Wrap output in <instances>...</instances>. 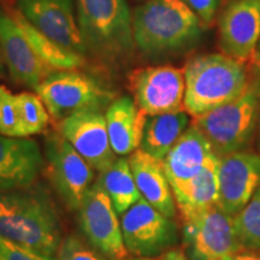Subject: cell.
<instances>
[{
  "label": "cell",
  "mask_w": 260,
  "mask_h": 260,
  "mask_svg": "<svg viewBox=\"0 0 260 260\" xmlns=\"http://www.w3.org/2000/svg\"><path fill=\"white\" fill-rule=\"evenodd\" d=\"M259 141H260V119H259Z\"/></svg>",
  "instance_id": "cell-35"
},
{
  "label": "cell",
  "mask_w": 260,
  "mask_h": 260,
  "mask_svg": "<svg viewBox=\"0 0 260 260\" xmlns=\"http://www.w3.org/2000/svg\"><path fill=\"white\" fill-rule=\"evenodd\" d=\"M258 50L260 51V40H259V45H258Z\"/></svg>",
  "instance_id": "cell-36"
},
{
  "label": "cell",
  "mask_w": 260,
  "mask_h": 260,
  "mask_svg": "<svg viewBox=\"0 0 260 260\" xmlns=\"http://www.w3.org/2000/svg\"><path fill=\"white\" fill-rule=\"evenodd\" d=\"M203 23L183 0H146L133 15L136 48L158 59L181 53L199 41Z\"/></svg>",
  "instance_id": "cell-2"
},
{
  "label": "cell",
  "mask_w": 260,
  "mask_h": 260,
  "mask_svg": "<svg viewBox=\"0 0 260 260\" xmlns=\"http://www.w3.org/2000/svg\"><path fill=\"white\" fill-rule=\"evenodd\" d=\"M57 132L98 172L106 170L117 159L110 144L103 110H86L74 113L57 123Z\"/></svg>",
  "instance_id": "cell-13"
},
{
  "label": "cell",
  "mask_w": 260,
  "mask_h": 260,
  "mask_svg": "<svg viewBox=\"0 0 260 260\" xmlns=\"http://www.w3.org/2000/svg\"><path fill=\"white\" fill-rule=\"evenodd\" d=\"M159 260H188V258L183 252L178 251V249H171L162 254Z\"/></svg>",
  "instance_id": "cell-31"
},
{
  "label": "cell",
  "mask_w": 260,
  "mask_h": 260,
  "mask_svg": "<svg viewBox=\"0 0 260 260\" xmlns=\"http://www.w3.org/2000/svg\"><path fill=\"white\" fill-rule=\"evenodd\" d=\"M0 134L9 138H24L16 94L4 86H0Z\"/></svg>",
  "instance_id": "cell-27"
},
{
  "label": "cell",
  "mask_w": 260,
  "mask_h": 260,
  "mask_svg": "<svg viewBox=\"0 0 260 260\" xmlns=\"http://www.w3.org/2000/svg\"><path fill=\"white\" fill-rule=\"evenodd\" d=\"M229 260H260V256L254 254V253H237L233 256V258H230Z\"/></svg>",
  "instance_id": "cell-32"
},
{
  "label": "cell",
  "mask_w": 260,
  "mask_h": 260,
  "mask_svg": "<svg viewBox=\"0 0 260 260\" xmlns=\"http://www.w3.org/2000/svg\"><path fill=\"white\" fill-rule=\"evenodd\" d=\"M260 119V80L249 83L241 95L204 115L193 117L217 157L246 151Z\"/></svg>",
  "instance_id": "cell-5"
},
{
  "label": "cell",
  "mask_w": 260,
  "mask_h": 260,
  "mask_svg": "<svg viewBox=\"0 0 260 260\" xmlns=\"http://www.w3.org/2000/svg\"><path fill=\"white\" fill-rule=\"evenodd\" d=\"M75 4L87 57L112 67L133 59L136 45L125 0H75Z\"/></svg>",
  "instance_id": "cell-3"
},
{
  "label": "cell",
  "mask_w": 260,
  "mask_h": 260,
  "mask_svg": "<svg viewBox=\"0 0 260 260\" xmlns=\"http://www.w3.org/2000/svg\"><path fill=\"white\" fill-rule=\"evenodd\" d=\"M0 260H56L0 237Z\"/></svg>",
  "instance_id": "cell-29"
},
{
  "label": "cell",
  "mask_w": 260,
  "mask_h": 260,
  "mask_svg": "<svg viewBox=\"0 0 260 260\" xmlns=\"http://www.w3.org/2000/svg\"><path fill=\"white\" fill-rule=\"evenodd\" d=\"M189 123L190 116L184 110L147 116L140 149L162 161L169 151L189 128Z\"/></svg>",
  "instance_id": "cell-21"
},
{
  "label": "cell",
  "mask_w": 260,
  "mask_h": 260,
  "mask_svg": "<svg viewBox=\"0 0 260 260\" xmlns=\"http://www.w3.org/2000/svg\"><path fill=\"white\" fill-rule=\"evenodd\" d=\"M200 18L201 23L209 25L213 22L222 0H183Z\"/></svg>",
  "instance_id": "cell-30"
},
{
  "label": "cell",
  "mask_w": 260,
  "mask_h": 260,
  "mask_svg": "<svg viewBox=\"0 0 260 260\" xmlns=\"http://www.w3.org/2000/svg\"><path fill=\"white\" fill-rule=\"evenodd\" d=\"M10 14H11L15 21L17 22L22 31L24 32L25 38H27L28 42L30 44L35 53L52 70H77L81 67H83L84 58L61 48L59 45H57L53 40H51L46 35L42 34L31 23H29L27 18L17 9L10 10Z\"/></svg>",
  "instance_id": "cell-23"
},
{
  "label": "cell",
  "mask_w": 260,
  "mask_h": 260,
  "mask_svg": "<svg viewBox=\"0 0 260 260\" xmlns=\"http://www.w3.org/2000/svg\"><path fill=\"white\" fill-rule=\"evenodd\" d=\"M105 119L110 144L118 157L133 154L141 145L147 115L129 96H121L107 106Z\"/></svg>",
  "instance_id": "cell-20"
},
{
  "label": "cell",
  "mask_w": 260,
  "mask_h": 260,
  "mask_svg": "<svg viewBox=\"0 0 260 260\" xmlns=\"http://www.w3.org/2000/svg\"><path fill=\"white\" fill-rule=\"evenodd\" d=\"M45 164L48 180L70 210H79L94 180V169L59 133L45 139Z\"/></svg>",
  "instance_id": "cell-9"
},
{
  "label": "cell",
  "mask_w": 260,
  "mask_h": 260,
  "mask_svg": "<svg viewBox=\"0 0 260 260\" xmlns=\"http://www.w3.org/2000/svg\"><path fill=\"white\" fill-rule=\"evenodd\" d=\"M130 88L136 105L147 116L184 110V69L149 67L135 70L130 76Z\"/></svg>",
  "instance_id": "cell-11"
},
{
  "label": "cell",
  "mask_w": 260,
  "mask_h": 260,
  "mask_svg": "<svg viewBox=\"0 0 260 260\" xmlns=\"http://www.w3.org/2000/svg\"><path fill=\"white\" fill-rule=\"evenodd\" d=\"M218 160L213 153L199 174L175 195L182 219L190 218L218 203Z\"/></svg>",
  "instance_id": "cell-22"
},
{
  "label": "cell",
  "mask_w": 260,
  "mask_h": 260,
  "mask_svg": "<svg viewBox=\"0 0 260 260\" xmlns=\"http://www.w3.org/2000/svg\"><path fill=\"white\" fill-rule=\"evenodd\" d=\"M186 93L183 109L198 117L236 99L248 87L245 63L224 53L191 58L184 67Z\"/></svg>",
  "instance_id": "cell-4"
},
{
  "label": "cell",
  "mask_w": 260,
  "mask_h": 260,
  "mask_svg": "<svg viewBox=\"0 0 260 260\" xmlns=\"http://www.w3.org/2000/svg\"><path fill=\"white\" fill-rule=\"evenodd\" d=\"M183 242L188 260H229L243 249L234 217L218 205L183 219Z\"/></svg>",
  "instance_id": "cell-7"
},
{
  "label": "cell",
  "mask_w": 260,
  "mask_h": 260,
  "mask_svg": "<svg viewBox=\"0 0 260 260\" xmlns=\"http://www.w3.org/2000/svg\"><path fill=\"white\" fill-rule=\"evenodd\" d=\"M260 188V154L241 151L219 157L218 203L230 216L241 211Z\"/></svg>",
  "instance_id": "cell-14"
},
{
  "label": "cell",
  "mask_w": 260,
  "mask_h": 260,
  "mask_svg": "<svg viewBox=\"0 0 260 260\" xmlns=\"http://www.w3.org/2000/svg\"><path fill=\"white\" fill-rule=\"evenodd\" d=\"M126 260H151V259L141 258V256H132V258H128Z\"/></svg>",
  "instance_id": "cell-34"
},
{
  "label": "cell",
  "mask_w": 260,
  "mask_h": 260,
  "mask_svg": "<svg viewBox=\"0 0 260 260\" xmlns=\"http://www.w3.org/2000/svg\"><path fill=\"white\" fill-rule=\"evenodd\" d=\"M128 160L141 197L159 212L174 219L177 205L162 162L140 148Z\"/></svg>",
  "instance_id": "cell-19"
},
{
  "label": "cell",
  "mask_w": 260,
  "mask_h": 260,
  "mask_svg": "<svg viewBox=\"0 0 260 260\" xmlns=\"http://www.w3.org/2000/svg\"><path fill=\"white\" fill-rule=\"evenodd\" d=\"M56 260H109L89 243L77 236L64 237L58 248Z\"/></svg>",
  "instance_id": "cell-28"
},
{
  "label": "cell",
  "mask_w": 260,
  "mask_h": 260,
  "mask_svg": "<svg viewBox=\"0 0 260 260\" xmlns=\"http://www.w3.org/2000/svg\"><path fill=\"white\" fill-rule=\"evenodd\" d=\"M0 51L11 79L35 89L54 73L42 61L10 11L0 8Z\"/></svg>",
  "instance_id": "cell-16"
},
{
  "label": "cell",
  "mask_w": 260,
  "mask_h": 260,
  "mask_svg": "<svg viewBox=\"0 0 260 260\" xmlns=\"http://www.w3.org/2000/svg\"><path fill=\"white\" fill-rule=\"evenodd\" d=\"M122 235L129 254L141 258H160L178 242V228L144 198L121 216Z\"/></svg>",
  "instance_id": "cell-8"
},
{
  "label": "cell",
  "mask_w": 260,
  "mask_h": 260,
  "mask_svg": "<svg viewBox=\"0 0 260 260\" xmlns=\"http://www.w3.org/2000/svg\"><path fill=\"white\" fill-rule=\"evenodd\" d=\"M234 226L243 249H260V188L234 216Z\"/></svg>",
  "instance_id": "cell-26"
},
{
  "label": "cell",
  "mask_w": 260,
  "mask_h": 260,
  "mask_svg": "<svg viewBox=\"0 0 260 260\" xmlns=\"http://www.w3.org/2000/svg\"><path fill=\"white\" fill-rule=\"evenodd\" d=\"M260 40V0H232L219 18L224 54L240 61L255 57Z\"/></svg>",
  "instance_id": "cell-15"
},
{
  "label": "cell",
  "mask_w": 260,
  "mask_h": 260,
  "mask_svg": "<svg viewBox=\"0 0 260 260\" xmlns=\"http://www.w3.org/2000/svg\"><path fill=\"white\" fill-rule=\"evenodd\" d=\"M75 6V0H17V10L29 23L61 48L86 58Z\"/></svg>",
  "instance_id": "cell-12"
},
{
  "label": "cell",
  "mask_w": 260,
  "mask_h": 260,
  "mask_svg": "<svg viewBox=\"0 0 260 260\" xmlns=\"http://www.w3.org/2000/svg\"><path fill=\"white\" fill-rule=\"evenodd\" d=\"M0 237L56 258L63 236L53 200L41 186L0 190Z\"/></svg>",
  "instance_id": "cell-1"
},
{
  "label": "cell",
  "mask_w": 260,
  "mask_h": 260,
  "mask_svg": "<svg viewBox=\"0 0 260 260\" xmlns=\"http://www.w3.org/2000/svg\"><path fill=\"white\" fill-rule=\"evenodd\" d=\"M45 167V157L34 140L0 134V190L30 187Z\"/></svg>",
  "instance_id": "cell-17"
},
{
  "label": "cell",
  "mask_w": 260,
  "mask_h": 260,
  "mask_svg": "<svg viewBox=\"0 0 260 260\" xmlns=\"http://www.w3.org/2000/svg\"><path fill=\"white\" fill-rule=\"evenodd\" d=\"M17 100L19 123L24 138L40 134L47 128L50 122V113L38 94L22 92L16 94Z\"/></svg>",
  "instance_id": "cell-25"
},
{
  "label": "cell",
  "mask_w": 260,
  "mask_h": 260,
  "mask_svg": "<svg viewBox=\"0 0 260 260\" xmlns=\"http://www.w3.org/2000/svg\"><path fill=\"white\" fill-rule=\"evenodd\" d=\"M77 212L81 232L93 248L109 260L128 259L121 220L109 195L96 181L87 190Z\"/></svg>",
  "instance_id": "cell-10"
},
{
  "label": "cell",
  "mask_w": 260,
  "mask_h": 260,
  "mask_svg": "<svg viewBox=\"0 0 260 260\" xmlns=\"http://www.w3.org/2000/svg\"><path fill=\"white\" fill-rule=\"evenodd\" d=\"M37 94L56 123L86 110H104L113 102L111 92L77 70L48 75L37 88Z\"/></svg>",
  "instance_id": "cell-6"
},
{
  "label": "cell",
  "mask_w": 260,
  "mask_h": 260,
  "mask_svg": "<svg viewBox=\"0 0 260 260\" xmlns=\"http://www.w3.org/2000/svg\"><path fill=\"white\" fill-rule=\"evenodd\" d=\"M96 182L109 195L118 216H122L133 205L142 199L136 187L128 158L117 157L106 170L99 172Z\"/></svg>",
  "instance_id": "cell-24"
},
{
  "label": "cell",
  "mask_w": 260,
  "mask_h": 260,
  "mask_svg": "<svg viewBox=\"0 0 260 260\" xmlns=\"http://www.w3.org/2000/svg\"><path fill=\"white\" fill-rule=\"evenodd\" d=\"M212 154L206 138L190 124L161 161L174 197L199 174Z\"/></svg>",
  "instance_id": "cell-18"
},
{
  "label": "cell",
  "mask_w": 260,
  "mask_h": 260,
  "mask_svg": "<svg viewBox=\"0 0 260 260\" xmlns=\"http://www.w3.org/2000/svg\"><path fill=\"white\" fill-rule=\"evenodd\" d=\"M4 75V61H3V54L2 51H0V77Z\"/></svg>",
  "instance_id": "cell-33"
}]
</instances>
